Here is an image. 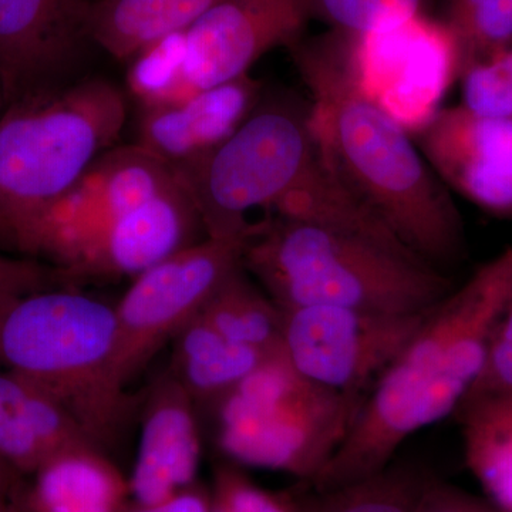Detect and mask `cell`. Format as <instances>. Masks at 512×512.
<instances>
[{
    "instance_id": "obj_1",
    "label": "cell",
    "mask_w": 512,
    "mask_h": 512,
    "mask_svg": "<svg viewBox=\"0 0 512 512\" xmlns=\"http://www.w3.org/2000/svg\"><path fill=\"white\" fill-rule=\"evenodd\" d=\"M288 50L311 93L313 133L330 170L404 247L444 272L464 248L456 202L409 131L360 92L345 33L302 37Z\"/></svg>"
},
{
    "instance_id": "obj_2",
    "label": "cell",
    "mask_w": 512,
    "mask_h": 512,
    "mask_svg": "<svg viewBox=\"0 0 512 512\" xmlns=\"http://www.w3.org/2000/svg\"><path fill=\"white\" fill-rule=\"evenodd\" d=\"M512 298V244L431 309L367 393L312 490H335L383 471L400 446L456 413L483 370L491 335Z\"/></svg>"
},
{
    "instance_id": "obj_3",
    "label": "cell",
    "mask_w": 512,
    "mask_h": 512,
    "mask_svg": "<svg viewBox=\"0 0 512 512\" xmlns=\"http://www.w3.org/2000/svg\"><path fill=\"white\" fill-rule=\"evenodd\" d=\"M211 238H248L251 212L359 229L366 210L330 170L311 124L309 104L261 101L220 146L174 168Z\"/></svg>"
},
{
    "instance_id": "obj_4",
    "label": "cell",
    "mask_w": 512,
    "mask_h": 512,
    "mask_svg": "<svg viewBox=\"0 0 512 512\" xmlns=\"http://www.w3.org/2000/svg\"><path fill=\"white\" fill-rule=\"evenodd\" d=\"M242 266L282 309L335 306L387 315L429 312L453 281L412 252L313 222H255Z\"/></svg>"
},
{
    "instance_id": "obj_5",
    "label": "cell",
    "mask_w": 512,
    "mask_h": 512,
    "mask_svg": "<svg viewBox=\"0 0 512 512\" xmlns=\"http://www.w3.org/2000/svg\"><path fill=\"white\" fill-rule=\"evenodd\" d=\"M116 308L76 286L0 302V369L49 393L104 451L133 400L116 370Z\"/></svg>"
},
{
    "instance_id": "obj_6",
    "label": "cell",
    "mask_w": 512,
    "mask_h": 512,
    "mask_svg": "<svg viewBox=\"0 0 512 512\" xmlns=\"http://www.w3.org/2000/svg\"><path fill=\"white\" fill-rule=\"evenodd\" d=\"M127 101L89 77L9 104L0 116V252L15 255L28 229L90 165L116 147Z\"/></svg>"
},
{
    "instance_id": "obj_7",
    "label": "cell",
    "mask_w": 512,
    "mask_h": 512,
    "mask_svg": "<svg viewBox=\"0 0 512 512\" xmlns=\"http://www.w3.org/2000/svg\"><path fill=\"white\" fill-rule=\"evenodd\" d=\"M360 406V400L296 372L282 350L212 410L218 447L232 463L311 484L338 451Z\"/></svg>"
},
{
    "instance_id": "obj_8",
    "label": "cell",
    "mask_w": 512,
    "mask_h": 512,
    "mask_svg": "<svg viewBox=\"0 0 512 512\" xmlns=\"http://www.w3.org/2000/svg\"><path fill=\"white\" fill-rule=\"evenodd\" d=\"M178 183L174 168L143 147L110 148L28 229L15 256L55 266L76 285L111 232Z\"/></svg>"
},
{
    "instance_id": "obj_9",
    "label": "cell",
    "mask_w": 512,
    "mask_h": 512,
    "mask_svg": "<svg viewBox=\"0 0 512 512\" xmlns=\"http://www.w3.org/2000/svg\"><path fill=\"white\" fill-rule=\"evenodd\" d=\"M248 238L205 237L133 279L116 308L117 376L124 387L200 315L242 265Z\"/></svg>"
},
{
    "instance_id": "obj_10",
    "label": "cell",
    "mask_w": 512,
    "mask_h": 512,
    "mask_svg": "<svg viewBox=\"0 0 512 512\" xmlns=\"http://www.w3.org/2000/svg\"><path fill=\"white\" fill-rule=\"evenodd\" d=\"M345 35L360 92L404 130L419 133L443 109L460 73V49L443 20L423 13L393 28Z\"/></svg>"
},
{
    "instance_id": "obj_11",
    "label": "cell",
    "mask_w": 512,
    "mask_h": 512,
    "mask_svg": "<svg viewBox=\"0 0 512 512\" xmlns=\"http://www.w3.org/2000/svg\"><path fill=\"white\" fill-rule=\"evenodd\" d=\"M282 312V350L296 372L363 403L431 311L387 315L335 306H302Z\"/></svg>"
},
{
    "instance_id": "obj_12",
    "label": "cell",
    "mask_w": 512,
    "mask_h": 512,
    "mask_svg": "<svg viewBox=\"0 0 512 512\" xmlns=\"http://www.w3.org/2000/svg\"><path fill=\"white\" fill-rule=\"evenodd\" d=\"M312 18L309 0H222L183 32V100L247 76L266 53L298 43Z\"/></svg>"
},
{
    "instance_id": "obj_13",
    "label": "cell",
    "mask_w": 512,
    "mask_h": 512,
    "mask_svg": "<svg viewBox=\"0 0 512 512\" xmlns=\"http://www.w3.org/2000/svg\"><path fill=\"white\" fill-rule=\"evenodd\" d=\"M96 0H0V89L5 107L73 82L89 45Z\"/></svg>"
},
{
    "instance_id": "obj_14",
    "label": "cell",
    "mask_w": 512,
    "mask_h": 512,
    "mask_svg": "<svg viewBox=\"0 0 512 512\" xmlns=\"http://www.w3.org/2000/svg\"><path fill=\"white\" fill-rule=\"evenodd\" d=\"M414 136L448 190L512 221V120L478 116L458 104L443 107Z\"/></svg>"
},
{
    "instance_id": "obj_15",
    "label": "cell",
    "mask_w": 512,
    "mask_h": 512,
    "mask_svg": "<svg viewBox=\"0 0 512 512\" xmlns=\"http://www.w3.org/2000/svg\"><path fill=\"white\" fill-rule=\"evenodd\" d=\"M141 410L140 444L128 477L130 500L160 503L197 484L202 451L198 407L167 367L148 386Z\"/></svg>"
},
{
    "instance_id": "obj_16",
    "label": "cell",
    "mask_w": 512,
    "mask_h": 512,
    "mask_svg": "<svg viewBox=\"0 0 512 512\" xmlns=\"http://www.w3.org/2000/svg\"><path fill=\"white\" fill-rule=\"evenodd\" d=\"M261 101L262 83L247 74L178 103L143 107L136 144L183 167L224 143Z\"/></svg>"
},
{
    "instance_id": "obj_17",
    "label": "cell",
    "mask_w": 512,
    "mask_h": 512,
    "mask_svg": "<svg viewBox=\"0 0 512 512\" xmlns=\"http://www.w3.org/2000/svg\"><path fill=\"white\" fill-rule=\"evenodd\" d=\"M82 446L99 447L49 393L0 369V460L30 477L63 451Z\"/></svg>"
},
{
    "instance_id": "obj_18",
    "label": "cell",
    "mask_w": 512,
    "mask_h": 512,
    "mask_svg": "<svg viewBox=\"0 0 512 512\" xmlns=\"http://www.w3.org/2000/svg\"><path fill=\"white\" fill-rule=\"evenodd\" d=\"M30 478L29 512H121L130 503L128 478L99 447L63 451Z\"/></svg>"
},
{
    "instance_id": "obj_19",
    "label": "cell",
    "mask_w": 512,
    "mask_h": 512,
    "mask_svg": "<svg viewBox=\"0 0 512 512\" xmlns=\"http://www.w3.org/2000/svg\"><path fill=\"white\" fill-rule=\"evenodd\" d=\"M168 369L198 409H211L276 353L225 338L201 315L173 339ZM279 353V352H278Z\"/></svg>"
},
{
    "instance_id": "obj_20",
    "label": "cell",
    "mask_w": 512,
    "mask_h": 512,
    "mask_svg": "<svg viewBox=\"0 0 512 512\" xmlns=\"http://www.w3.org/2000/svg\"><path fill=\"white\" fill-rule=\"evenodd\" d=\"M222 0H96L89 36L114 59L130 62L165 36L184 32Z\"/></svg>"
},
{
    "instance_id": "obj_21",
    "label": "cell",
    "mask_w": 512,
    "mask_h": 512,
    "mask_svg": "<svg viewBox=\"0 0 512 512\" xmlns=\"http://www.w3.org/2000/svg\"><path fill=\"white\" fill-rule=\"evenodd\" d=\"M200 315L232 342L282 352L284 312L242 265L222 282Z\"/></svg>"
},
{
    "instance_id": "obj_22",
    "label": "cell",
    "mask_w": 512,
    "mask_h": 512,
    "mask_svg": "<svg viewBox=\"0 0 512 512\" xmlns=\"http://www.w3.org/2000/svg\"><path fill=\"white\" fill-rule=\"evenodd\" d=\"M426 481L410 468L389 466L335 490H313L308 512H416Z\"/></svg>"
},
{
    "instance_id": "obj_23",
    "label": "cell",
    "mask_w": 512,
    "mask_h": 512,
    "mask_svg": "<svg viewBox=\"0 0 512 512\" xmlns=\"http://www.w3.org/2000/svg\"><path fill=\"white\" fill-rule=\"evenodd\" d=\"M461 106L478 116L512 120V40L463 60Z\"/></svg>"
},
{
    "instance_id": "obj_24",
    "label": "cell",
    "mask_w": 512,
    "mask_h": 512,
    "mask_svg": "<svg viewBox=\"0 0 512 512\" xmlns=\"http://www.w3.org/2000/svg\"><path fill=\"white\" fill-rule=\"evenodd\" d=\"M444 25L461 62L512 40V0H448Z\"/></svg>"
},
{
    "instance_id": "obj_25",
    "label": "cell",
    "mask_w": 512,
    "mask_h": 512,
    "mask_svg": "<svg viewBox=\"0 0 512 512\" xmlns=\"http://www.w3.org/2000/svg\"><path fill=\"white\" fill-rule=\"evenodd\" d=\"M309 3L313 18H322L333 30L365 35L423 15L426 0H309Z\"/></svg>"
},
{
    "instance_id": "obj_26",
    "label": "cell",
    "mask_w": 512,
    "mask_h": 512,
    "mask_svg": "<svg viewBox=\"0 0 512 512\" xmlns=\"http://www.w3.org/2000/svg\"><path fill=\"white\" fill-rule=\"evenodd\" d=\"M210 512H308L312 494L272 493L249 480L238 466L215 471Z\"/></svg>"
},
{
    "instance_id": "obj_27",
    "label": "cell",
    "mask_w": 512,
    "mask_h": 512,
    "mask_svg": "<svg viewBox=\"0 0 512 512\" xmlns=\"http://www.w3.org/2000/svg\"><path fill=\"white\" fill-rule=\"evenodd\" d=\"M488 399H512V298L495 325L483 370L461 406Z\"/></svg>"
},
{
    "instance_id": "obj_28",
    "label": "cell",
    "mask_w": 512,
    "mask_h": 512,
    "mask_svg": "<svg viewBox=\"0 0 512 512\" xmlns=\"http://www.w3.org/2000/svg\"><path fill=\"white\" fill-rule=\"evenodd\" d=\"M62 286L73 285L55 266L0 252V302Z\"/></svg>"
},
{
    "instance_id": "obj_29",
    "label": "cell",
    "mask_w": 512,
    "mask_h": 512,
    "mask_svg": "<svg viewBox=\"0 0 512 512\" xmlns=\"http://www.w3.org/2000/svg\"><path fill=\"white\" fill-rule=\"evenodd\" d=\"M416 512H504L488 500L468 494L454 485L427 480Z\"/></svg>"
},
{
    "instance_id": "obj_30",
    "label": "cell",
    "mask_w": 512,
    "mask_h": 512,
    "mask_svg": "<svg viewBox=\"0 0 512 512\" xmlns=\"http://www.w3.org/2000/svg\"><path fill=\"white\" fill-rule=\"evenodd\" d=\"M210 505V493L197 483L160 503L136 504L131 501L121 512H210Z\"/></svg>"
},
{
    "instance_id": "obj_31",
    "label": "cell",
    "mask_w": 512,
    "mask_h": 512,
    "mask_svg": "<svg viewBox=\"0 0 512 512\" xmlns=\"http://www.w3.org/2000/svg\"><path fill=\"white\" fill-rule=\"evenodd\" d=\"M483 403L495 443L512 467V399L477 400Z\"/></svg>"
},
{
    "instance_id": "obj_32",
    "label": "cell",
    "mask_w": 512,
    "mask_h": 512,
    "mask_svg": "<svg viewBox=\"0 0 512 512\" xmlns=\"http://www.w3.org/2000/svg\"><path fill=\"white\" fill-rule=\"evenodd\" d=\"M22 478L5 461L0 460V507L26 497V487L22 483Z\"/></svg>"
},
{
    "instance_id": "obj_33",
    "label": "cell",
    "mask_w": 512,
    "mask_h": 512,
    "mask_svg": "<svg viewBox=\"0 0 512 512\" xmlns=\"http://www.w3.org/2000/svg\"><path fill=\"white\" fill-rule=\"evenodd\" d=\"M0 512H29L28 507H26V497L23 500L5 505V507H0Z\"/></svg>"
},
{
    "instance_id": "obj_34",
    "label": "cell",
    "mask_w": 512,
    "mask_h": 512,
    "mask_svg": "<svg viewBox=\"0 0 512 512\" xmlns=\"http://www.w3.org/2000/svg\"><path fill=\"white\" fill-rule=\"evenodd\" d=\"M3 110H5V100H3L2 89H0V116H2Z\"/></svg>"
}]
</instances>
